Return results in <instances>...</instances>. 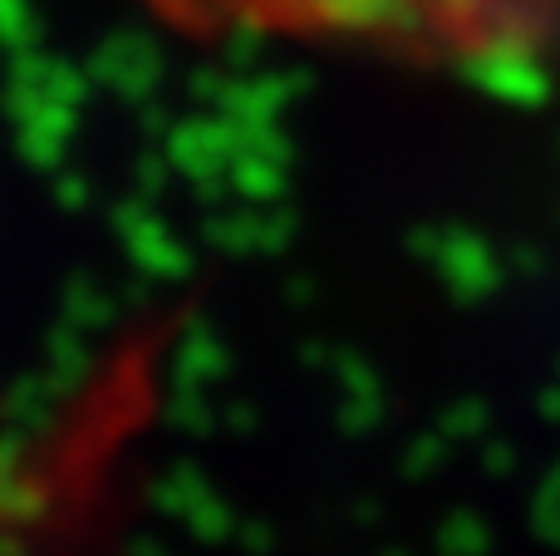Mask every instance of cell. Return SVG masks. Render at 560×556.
I'll use <instances>...</instances> for the list:
<instances>
[{
  "label": "cell",
  "mask_w": 560,
  "mask_h": 556,
  "mask_svg": "<svg viewBox=\"0 0 560 556\" xmlns=\"http://www.w3.org/2000/svg\"><path fill=\"white\" fill-rule=\"evenodd\" d=\"M202 15L305 35H374L404 25L418 0H192Z\"/></svg>",
  "instance_id": "6da1fadb"
}]
</instances>
